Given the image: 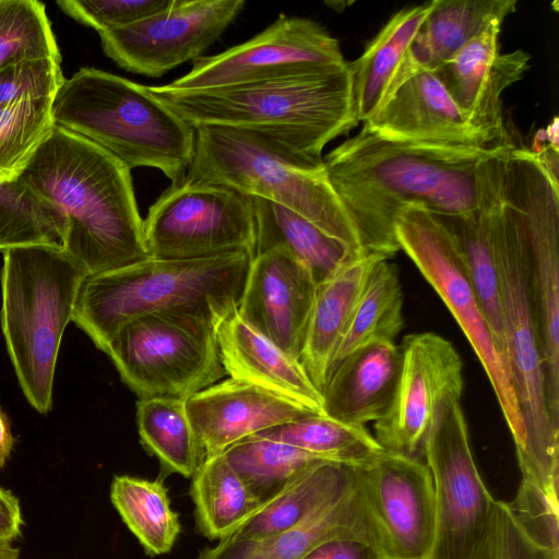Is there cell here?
<instances>
[{"label": "cell", "mask_w": 559, "mask_h": 559, "mask_svg": "<svg viewBox=\"0 0 559 559\" xmlns=\"http://www.w3.org/2000/svg\"><path fill=\"white\" fill-rule=\"evenodd\" d=\"M523 207L547 403L559 427V186L524 147L508 153Z\"/></svg>", "instance_id": "obj_14"}, {"label": "cell", "mask_w": 559, "mask_h": 559, "mask_svg": "<svg viewBox=\"0 0 559 559\" xmlns=\"http://www.w3.org/2000/svg\"><path fill=\"white\" fill-rule=\"evenodd\" d=\"M251 198L255 221L254 255L273 249L284 250L307 266L318 285L358 258L343 242L298 213L261 198Z\"/></svg>", "instance_id": "obj_28"}, {"label": "cell", "mask_w": 559, "mask_h": 559, "mask_svg": "<svg viewBox=\"0 0 559 559\" xmlns=\"http://www.w3.org/2000/svg\"><path fill=\"white\" fill-rule=\"evenodd\" d=\"M364 126L390 140L488 146L432 71L404 82Z\"/></svg>", "instance_id": "obj_23"}, {"label": "cell", "mask_w": 559, "mask_h": 559, "mask_svg": "<svg viewBox=\"0 0 559 559\" xmlns=\"http://www.w3.org/2000/svg\"><path fill=\"white\" fill-rule=\"evenodd\" d=\"M436 1L396 12L369 41L361 56L348 62L358 122L364 123L378 114L411 79L407 69L409 47Z\"/></svg>", "instance_id": "obj_25"}, {"label": "cell", "mask_w": 559, "mask_h": 559, "mask_svg": "<svg viewBox=\"0 0 559 559\" xmlns=\"http://www.w3.org/2000/svg\"><path fill=\"white\" fill-rule=\"evenodd\" d=\"M20 550L11 543L0 540V559H19Z\"/></svg>", "instance_id": "obj_48"}, {"label": "cell", "mask_w": 559, "mask_h": 559, "mask_svg": "<svg viewBox=\"0 0 559 559\" xmlns=\"http://www.w3.org/2000/svg\"><path fill=\"white\" fill-rule=\"evenodd\" d=\"M186 411L205 457L269 428L312 414L231 378L186 399Z\"/></svg>", "instance_id": "obj_20"}, {"label": "cell", "mask_w": 559, "mask_h": 559, "mask_svg": "<svg viewBox=\"0 0 559 559\" xmlns=\"http://www.w3.org/2000/svg\"><path fill=\"white\" fill-rule=\"evenodd\" d=\"M173 0H59L69 16L98 34L126 27L166 10Z\"/></svg>", "instance_id": "obj_41"}, {"label": "cell", "mask_w": 559, "mask_h": 559, "mask_svg": "<svg viewBox=\"0 0 559 559\" xmlns=\"http://www.w3.org/2000/svg\"><path fill=\"white\" fill-rule=\"evenodd\" d=\"M23 525L19 499L0 487V540L11 543L21 536Z\"/></svg>", "instance_id": "obj_45"}, {"label": "cell", "mask_w": 559, "mask_h": 559, "mask_svg": "<svg viewBox=\"0 0 559 559\" xmlns=\"http://www.w3.org/2000/svg\"><path fill=\"white\" fill-rule=\"evenodd\" d=\"M198 527L210 539H224L261 506L224 453L205 457L191 477Z\"/></svg>", "instance_id": "obj_31"}, {"label": "cell", "mask_w": 559, "mask_h": 559, "mask_svg": "<svg viewBox=\"0 0 559 559\" xmlns=\"http://www.w3.org/2000/svg\"><path fill=\"white\" fill-rule=\"evenodd\" d=\"M64 81L61 58L24 60L0 70V105L56 94Z\"/></svg>", "instance_id": "obj_42"}, {"label": "cell", "mask_w": 559, "mask_h": 559, "mask_svg": "<svg viewBox=\"0 0 559 559\" xmlns=\"http://www.w3.org/2000/svg\"><path fill=\"white\" fill-rule=\"evenodd\" d=\"M355 481L354 465L319 462L261 506L226 538L257 540L289 530Z\"/></svg>", "instance_id": "obj_29"}, {"label": "cell", "mask_w": 559, "mask_h": 559, "mask_svg": "<svg viewBox=\"0 0 559 559\" xmlns=\"http://www.w3.org/2000/svg\"><path fill=\"white\" fill-rule=\"evenodd\" d=\"M401 361V347L391 341L350 353L330 372L322 391L323 415L358 426L381 419L394 397Z\"/></svg>", "instance_id": "obj_24"}, {"label": "cell", "mask_w": 559, "mask_h": 559, "mask_svg": "<svg viewBox=\"0 0 559 559\" xmlns=\"http://www.w3.org/2000/svg\"><path fill=\"white\" fill-rule=\"evenodd\" d=\"M148 91L194 129L225 126L269 131L316 157L359 123L348 62L336 71L243 85L177 90L166 84Z\"/></svg>", "instance_id": "obj_4"}, {"label": "cell", "mask_w": 559, "mask_h": 559, "mask_svg": "<svg viewBox=\"0 0 559 559\" xmlns=\"http://www.w3.org/2000/svg\"><path fill=\"white\" fill-rule=\"evenodd\" d=\"M300 559H385L380 548L360 538H334L326 540Z\"/></svg>", "instance_id": "obj_44"}, {"label": "cell", "mask_w": 559, "mask_h": 559, "mask_svg": "<svg viewBox=\"0 0 559 559\" xmlns=\"http://www.w3.org/2000/svg\"><path fill=\"white\" fill-rule=\"evenodd\" d=\"M110 500L150 556L170 551L181 527L162 479L115 476Z\"/></svg>", "instance_id": "obj_33"}, {"label": "cell", "mask_w": 559, "mask_h": 559, "mask_svg": "<svg viewBox=\"0 0 559 559\" xmlns=\"http://www.w3.org/2000/svg\"><path fill=\"white\" fill-rule=\"evenodd\" d=\"M252 258L249 252L198 259L148 257L88 275L72 321L103 352L123 325L148 313L185 311L222 321L239 306Z\"/></svg>", "instance_id": "obj_6"}, {"label": "cell", "mask_w": 559, "mask_h": 559, "mask_svg": "<svg viewBox=\"0 0 559 559\" xmlns=\"http://www.w3.org/2000/svg\"><path fill=\"white\" fill-rule=\"evenodd\" d=\"M401 347L399 382L385 415L374 423V438L388 452L423 460L427 437L440 404L461 400L463 361L447 338L408 334Z\"/></svg>", "instance_id": "obj_15"}, {"label": "cell", "mask_w": 559, "mask_h": 559, "mask_svg": "<svg viewBox=\"0 0 559 559\" xmlns=\"http://www.w3.org/2000/svg\"><path fill=\"white\" fill-rule=\"evenodd\" d=\"M14 443L7 415L0 407V468L10 456Z\"/></svg>", "instance_id": "obj_46"}, {"label": "cell", "mask_w": 559, "mask_h": 559, "mask_svg": "<svg viewBox=\"0 0 559 559\" xmlns=\"http://www.w3.org/2000/svg\"><path fill=\"white\" fill-rule=\"evenodd\" d=\"M496 21L432 72L488 146L513 144L502 114V94L530 68L522 49L501 53Z\"/></svg>", "instance_id": "obj_18"}, {"label": "cell", "mask_w": 559, "mask_h": 559, "mask_svg": "<svg viewBox=\"0 0 559 559\" xmlns=\"http://www.w3.org/2000/svg\"><path fill=\"white\" fill-rule=\"evenodd\" d=\"M245 4L243 0H173L145 20L100 33L102 48L120 68L159 78L203 56Z\"/></svg>", "instance_id": "obj_17"}, {"label": "cell", "mask_w": 559, "mask_h": 559, "mask_svg": "<svg viewBox=\"0 0 559 559\" xmlns=\"http://www.w3.org/2000/svg\"><path fill=\"white\" fill-rule=\"evenodd\" d=\"M136 424L142 445L165 471L193 476L205 455L188 417L186 399H139Z\"/></svg>", "instance_id": "obj_32"}, {"label": "cell", "mask_w": 559, "mask_h": 559, "mask_svg": "<svg viewBox=\"0 0 559 559\" xmlns=\"http://www.w3.org/2000/svg\"><path fill=\"white\" fill-rule=\"evenodd\" d=\"M347 62L340 43L319 23L280 15L249 40L212 56H201L191 70L168 85L203 90L336 71Z\"/></svg>", "instance_id": "obj_13"}, {"label": "cell", "mask_w": 559, "mask_h": 559, "mask_svg": "<svg viewBox=\"0 0 559 559\" xmlns=\"http://www.w3.org/2000/svg\"><path fill=\"white\" fill-rule=\"evenodd\" d=\"M504 146L396 141L362 126L323 162L365 252L390 259L400 250L394 225L405 204H421L437 216L474 212L486 200Z\"/></svg>", "instance_id": "obj_1"}, {"label": "cell", "mask_w": 559, "mask_h": 559, "mask_svg": "<svg viewBox=\"0 0 559 559\" xmlns=\"http://www.w3.org/2000/svg\"><path fill=\"white\" fill-rule=\"evenodd\" d=\"M486 206L500 281L507 358L526 436L525 448L516 456L522 477L558 500L559 427L551 420L547 403L523 207L506 160Z\"/></svg>", "instance_id": "obj_3"}, {"label": "cell", "mask_w": 559, "mask_h": 559, "mask_svg": "<svg viewBox=\"0 0 559 559\" xmlns=\"http://www.w3.org/2000/svg\"><path fill=\"white\" fill-rule=\"evenodd\" d=\"M45 58H61L45 4L37 0H0V70Z\"/></svg>", "instance_id": "obj_39"}, {"label": "cell", "mask_w": 559, "mask_h": 559, "mask_svg": "<svg viewBox=\"0 0 559 559\" xmlns=\"http://www.w3.org/2000/svg\"><path fill=\"white\" fill-rule=\"evenodd\" d=\"M384 258H355L317 287L300 362L321 393L369 275Z\"/></svg>", "instance_id": "obj_26"}, {"label": "cell", "mask_w": 559, "mask_h": 559, "mask_svg": "<svg viewBox=\"0 0 559 559\" xmlns=\"http://www.w3.org/2000/svg\"><path fill=\"white\" fill-rule=\"evenodd\" d=\"M403 325V293L397 270L384 258L369 275L332 368L366 344L376 341L394 342Z\"/></svg>", "instance_id": "obj_34"}, {"label": "cell", "mask_w": 559, "mask_h": 559, "mask_svg": "<svg viewBox=\"0 0 559 559\" xmlns=\"http://www.w3.org/2000/svg\"><path fill=\"white\" fill-rule=\"evenodd\" d=\"M223 453L260 506L311 466L328 461L290 444L257 436L240 440Z\"/></svg>", "instance_id": "obj_35"}, {"label": "cell", "mask_w": 559, "mask_h": 559, "mask_svg": "<svg viewBox=\"0 0 559 559\" xmlns=\"http://www.w3.org/2000/svg\"><path fill=\"white\" fill-rule=\"evenodd\" d=\"M509 506L528 534L559 552L557 500L549 498L537 485L522 477L518 495Z\"/></svg>", "instance_id": "obj_43"}, {"label": "cell", "mask_w": 559, "mask_h": 559, "mask_svg": "<svg viewBox=\"0 0 559 559\" xmlns=\"http://www.w3.org/2000/svg\"><path fill=\"white\" fill-rule=\"evenodd\" d=\"M334 538H360L379 547L357 479L298 525L257 540L221 539L216 546L203 550L198 559H300L316 546Z\"/></svg>", "instance_id": "obj_22"}, {"label": "cell", "mask_w": 559, "mask_h": 559, "mask_svg": "<svg viewBox=\"0 0 559 559\" xmlns=\"http://www.w3.org/2000/svg\"><path fill=\"white\" fill-rule=\"evenodd\" d=\"M354 469L384 558L430 559L436 508L427 464L383 450Z\"/></svg>", "instance_id": "obj_16"}, {"label": "cell", "mask_w": 559, "mask_h": 559, "mask_svg": "<svg viewBox=\"0 0 559 559\" xmlns=\"http://www.w3.org/2000/svg\"><path fill=\"white\" fill-rule=\"evenodd\" d=\"M64 219L19 178L0 183V250L29 246H62Z\"/></svg>", "instance_id": "obj_38"}, {"label": "cell", "mask_w": 559, "mask_h": 559, "mask_svg": "<svg viewBox=\"0 0 559 559\" xmlns=\"http://www.w3.org/2000/svg\"><path fill=\"white\" fill-rule=\"evenodd\" d=\"M469 559H559L519 522L509 502L495 501L489 521Z\"/></svg>", "instance_id": "obj_40"}, {"label": "cell", "mask_w": 559, "mask_h": 559, "mask_svg": "<svg viewBox=\"0 0 559 559\" xmlns=\"http://www.w3.org/2000/svg\"><path fill=\"white\" fill-rule=\"evenodd\" d=\"M437 217L450 230L457 245L497 348L508 362L500 281L486 200L480 207L469 214Z\"/></svg>", "instance_id": "obj_30"}, {"label": "cell", "mask_w": 559, "mask_h": 559, "mask_svg": "<svg viewBox=\"0 0 559 559\" xmlns=\"http://www.w3.org/2000/svg\"><path fill=\"white\" fill-rule=\"evenodd\" d=\"M544 132L548 145L559 152V119L557 116L552 118Z\"/></svg>", "instance_id": "obj_47"}, {"label": "cell", "mask_w": 559, "mask_h": 559, "mask_svg": "<svg viewBox=\"0 0 559 559\" xmlns=\"http://www.w3.org/2000/svg\"><path fill=\"white\" fill-rule=\"evenodd\" d=\"M56 94L0 105V183L17 179L50 134Z\"/></svg>", "instance_id": "obj_37"}, {"label": "cell", "mask_w": 559, "mask_h": 559, "mask_svg": "<svg viewBox=\"0 0 559 559\" xmlns=\"http://www.w3.org/2000/svg\"><path fill=\"white\" fill-rule=\"evenodd\" d=\"M514 0H437L408 51L412 76L432 71L472 38L516 9Z\"/></svg>", "instance_id": "obj_27"}, {"label": "cell", "mask_w": 559, "mask_h": 559, "mask_svg": "<svg viewBox=\"0 0 559 559\" xmlns=\"http://www.w3.org/2000/svg\"><path fill=\"white\" fill-rule=\"evenodd\" d=\"M318 284L299 260L284 250L255 254L238 312L254 330L300 361Z\"/></svg>", "instance_id": "obj_19"}, {"label": "cell", "mask_w": 559, "mask_h": 559, "mask_svg": "<svg viewBox=\"0 0 559 559\" xmlns=\"http://www.w3.org/2000/svg\"><path fill=\"white\" fill-rule=\"evenodd\" d=\"M150 257L198 259L234 252L254 255L252 198L229 187L202 180L171 185L143 219Z\"/></svg>", "instance_id": "obj_11"}, {"label": "cell", "mask_w": 559, "mask_h": 559, "mask_svg": "<svg viewBox=\"0 0 559 559\" xmlns=\"http://www.w3.org/2000/svg\"><path fill=\"white\" fill-rule=\"evenodd\" d=\"M19 179L61 213V248L88 275L150 257L131 170L99 146L53 126Z\"/></svg>", "instance_id": "obj_2"}, {"label": "cell", "mask_w": 559, "mask_h": 559, "mask_svg": "<svg viewBox=\"0 0 559 559\" xmlns=\"http://www.w3.org/2000/svg\"><path fill=\"white\" fill-rule=\"evenodd\" d=\"M186 178L223 185L285 206L357 257L367 254L328 178L323 157L307 154L277 134L225 126L198 127Z\"/></svg>", "instance_id": "obj_5"}, {"label": "cell", "mask_w": 559, "mask_h": 559, "mask_svg": "<svg viewBox=\"0 0 559 559\" xmlns=\"http://www.w3.org/2000/svg\"><path fill=\"white\" fill-rule=\"evenodd\" d=\"M221 359L229 378L323 414V396L298 359L254 330L238 308L216 328Z\"/></svg>", "instance_id": "obj_21"}, {"label": "cell", "mask_w": 559, "mask_h": 559, "mask_svg": "<svg viewBox=\"0 0 559 559\" xmlns=\"http://www.w3.org/2000/svg\"><path fill=\"white\" fill-rule=\"evenodd\" d=\"M1 271V326L19 383L29 404L46 414L63 332L72 321L85 269L61 247L7 249Z\"/></svg>", "instance_id": "obj_8"}, {"label": "cell", "mask_w": 559, "mask_h": 559, "mask_svg": "<svg viewBox=\"0 0 559 559\" xmlns=\"http://www.w3.org/2000/svg\"><path fill=\"white\" fill-rule=\"evenodd\" d=\"M394 231L400 250L411 258L437 292L468 340L493 389L516 455L522 453L525 427L510 368L497 348L452 234L418 203L401 209Z\"/></svg>", "instance_id": "obj_10"}, {"label": "cell", "mask_w": 559, "mask_h": 559, "mask_svg": "<svg viewBox=\"0 0 559 559\" xmlns=\"http://www.w3.org/2000/svg\"><path fill=\"white\" fill-rule=\"evenodd\" d=\"M253 436L284 442L324 460L357 465L384 449L365 426L309 414Z\"/></svg>", "instance_id": "obj_36"}, {"label": "cell", "mask_w": 559, "mask_h": 559, "mask_svg": "<svg viewBox=\"0 0 559 559\" xmlns=\"http://www.w3.org/2000/svg\"><path fill=\"white\" fill-rule=\"evenodd\" d=\"M219 322L194 312L148 313L123 325L105 353L139 399H187L226 376Z\"/></svg>", "instance_id": "obj_9"}, {"label": "cell", "mask_w": 559, "mask_h": 559, "mask_svg": "<svg viewBox=\"0 0 559 559\" xmlns=\"http://www.w3.org/2000/svg\"><path fill=\"white\" fill-rule=\"evenodd\" d=\"M56 127L105 150L130 170L155 168L171 182L186 177L195 129L148 86L90 67L64 79L52 104Z\"/></svg>", "instance_id": "obj_7"}, {"label": "cell", "mask_w": 559, "mask_h": 559, "mask_svg": "<svg viewBox=\"0 0 559 559\" xmlns=\"http://www.w3.org/2000/svg\"><path fill=\"white\" fill-rule=\"evenodd\" d=\"M424 459L432 476L436 508L430 559H469L496 500L476 467L461 400L440 404Z\"/></svg>", "instance_id": "obj_12"}]
</instances>
